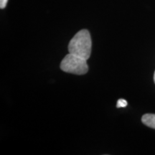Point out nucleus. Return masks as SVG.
<instances>
[{"mask_svg":"<svg viewBox=\"0 0 155 155\" xmlns=\"http://www.w3.org/2000/svg\"><path fill=\"white\" fill-rule=\"evenodd\" d=\"M127 101L124 99H119L118 100L117 104H116V107L117 108H124L127 106Z\"/></svg>","mask_w":155,"mask_h":155,"instance_id":"20e7f679","label":"nucleus"},{"mask_svg":"<svg viewBox=\"0 0 155 155\" xmlns=\"http://www.w3.org/2000/svg\"><path fill=\"white\" fill-rule=\"evenodd\" d=\"M8 2V0H0V8L5 9Z\"/></svg>","mask_w":155,"mask_h":155,"instance_id":"39448f33","label":"nucleus"},{"mask_svg":"<svg viewBox=\"0 0 155 155\" xmlns=\"http://www.w3.org/2000/svg\"><path fill=\"white\" fill-rule=\"evenodd\" d=\"M91 47L92 42L90 32L87 30H81L70 41L68 51L69 53L88 61L91 54Z\"/></svg>","mask_w":155,"mask_h":155,"instance_id":"f257e3e1","label":"nucleus"},{"mask_svg":"<svg viewBox=\"0 0 155 155\" xmlns=\"http://www.w3.org/2000/svg\"><path fill=\"white\" fill-rule=\"evenodd\" d=\"M87 60L69 53L65 55L61 63V69L64 72L75 75H84L88 71Z\"/></svg>","mask_w":155,"mask_h":155,"instance_id":"f03ea898","label":"nucleus"},{"mask_svg":"<svg viewBox=\"0 0 155 155\" xmlns=\"http://www.w3.org/2000/svg\"><path fill=\"white\" fill-rule=\"evenodd\" d=\"M141 121L146 125L152 129H155V114H144L141 118Z\"/></svg>","mask_w":155,"mask_h":155,"instance_id":"7ed1b4c3","label":"nucleus"},{"mask_svg":"<svg viewBox=\"0 0 155 155\" xmlns=\"http://www.w3.org/2000/svg\"><path fill=\"white\" fill-rule=\"evenodd\" d=\"M154 83H155V72H154Z\"/></svg>","mask_w":155,"mask_h":155,"instance_id":"423d86ee","label":"nucleus"}]
</instances>
